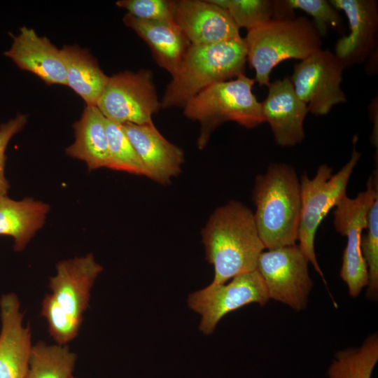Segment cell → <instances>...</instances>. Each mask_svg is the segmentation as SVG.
<instances>
[{"label":"cell","instance_id":"cell-10","mask_svg":"<svg viewBox=\"0 0 378 378\" xmlns=\"http://www.w3.org/2000/svg\"><path fill=\"white\" fill-rule=\"evenodd\" d=\"M309 263L298 244L264 251L258 258L256 270L269 298L295 311L304 309L313 286Z\"/></svg>","mask_w":378,"mask_h":378},{"label":"cell","instance_id":"cell-26","mask_svg":"<svg viewBox=\"0 0 378 378\" xmlns=\"http://www.w3.org/2000/svg\"><path fill=\"white\" fill-rule=\"evenodd\" d=\"M226 10L236 25L247 30L274 18V2L270 0H210Z\"/></svg>","mask_w":378,"mask_h":378},{"label":"cell","instance_id":"cell-13","mask_svg":"<svg viewBox=\"0 0 378 378\" xmlns=\"http://www.w3.org/2000/svg\"><path fill=\"white\" fill-rule=\"evenodd\" d=\"M346 15L349 33L339 38L335 55L344 68L360 64L377 48L378 3L375 0H330Z\"/></svg>","mask_w":378,"mask_h":378},{"label":"cell","instance_id":"cell-3","mask_svg":"<svg viewBox=\"0 0 378 378\" xmlns=\"http://www.w3.org/2000/svg\"><path fill=\"white\" fill-rule=\"evenodd\" d=\"M102 270L92 253L57 262L50 279L51 292L41 303V315L56 344L66 345L77 336L91 288Z\"/></svg>","mask_w":378,"mask_h":378},{"label":"cell","instance_id":"cell-23","mask_svg":"<svg viewBox=\"0 0 378 378\" xmlns=\"http://www.w3.org/2000/svg\"><path fill=\"white\" fill-rule=\"evenodd\" d=\"M76 360L67 345L38 342L32 346L25 378H71Z\"/></svg>","mask_w":378,"mask_h":378},{"label":"cell","instance_id":"cell-5","mask_svg":"<svg viewBox=\"0 0 378 378\" xmlns=\"http://www.w3.org/2000/svg\"><path fill=\"white\" fill-rule=\"evenodd\" d=\"M244 39L247 61L260 86H269L271 72L282 61L302 60L322 49L321 37L304 16L272 18L247 30Z\"/></svg>","mask_w":378,"mask_h":378},{"label":"cell","instance_id":"cell-14","mask_svg":"<svg viewBox=\"0 0 378 378\" xmlns=\"http://www.w3.org/2000/svg\"><path fill=\"white\" fill-rule=\"evenodd\" d=\"M174 21L191 44H213L241 37L227 11L209 1H175Z\"/></svg>","mask_w":378,"mask_h":378},{"label":"cell","instance_id":"cell-21","mask_svg":"<svg viewBox=\"0 0 378 378\" xmlns=\"http://www.w3.org/2000/svg\"><path fill=\"white\" fill-rule=\"evenodd\" d=\"M50 209L49 205L32 198L14 200L0 197V235L14 239V250L22 251L41 229Z\"/></svg>","mask_w":378,"mask_h":378},{"label":"cell","instance_id":"cell-19","mask_svg":"<svg viewBox=\"0 0 378 378\" xmlns=\"http://www.w3.org/2000/svg\"><path fill=\"white\" fill-rule=\"evenodd\" d=\"M122 20L147 43L156 63L173 75L191 44L175 22L144 20L129 13Z\"/></svg>","mask_w":378,"mask_h":378},{"label":"cell","instance_id":"cell-20","mask_svg":"<svg viewBox=\"0 0 378 378\" xmlns=\"http://www.w3.org/2000/svg\"><path fill=\"white\" fill-rule=\"evenodd\" d=\"M74 143L65 149L67 155L85 162L88 169L111 167L105 117L97 106H86L73 125Z\"/></svg>","mask_w":378,"mask_h":378},{"label":"cell","instance_id":"cell-6","mask_svg":"<svg viewBox=\"0 0 378 378\" xmlns=\"http://www.w3.org/2000/svg\"><path fill=\"white\" fill-rule=\"evenodd\" d=\"M255 82L243 74L209 85L187 102L183 114L200 124V149L206 146L214 130L225 122L232 121L246 128L265 122L261 102L253 93Z\"/></svg>","mask_w":378,"mask_h":378},{"label":"cell","instance_id":"cell-9","mask_svg":"<svg viewBox=\"0 0 378 378\" xmlns=\"http://www.w3.org/2000/svg\"><path fill=\"white\" fill-rule=\"evenodd\" d=\"M104 117L120 125H148L160 108L149 69L124 71L109 77L97 104Z\"/></svg>","mask_w":378,"mask_h":378},{"label":"cell","instance_id":"cell-27","mask_svg":"<svg viewBox=\"0 0 378 378\" xmlns=\"http://www.w3.org/2000/svg\"><path fill=\"white\" fill-rule=\"evenodd\" d=\"M367 232L362 235L360 251L368 273L367 297L375 301L378 297V198L367 215Z\"/></svg>","mask_w":378,"mask_h":378},{"label":"cell","instance_id":"cell-16","mask_svg":"<svg viewBox=\"0 0 378 378\" xmlns=\"http://www.w3.org/2000/svg\"><path fill=\"white\" fill-rule=\"evenodd\" d=\"M0 378H25L31 345L29 326L22 324L20 302L13 293L0 299Z\"/></svg>","mask_w":378,"mask_h":378},{"label":"cell","instance_id":"cell-15","mask_svg":"<svg viewBox=\"0 0 378 378\" xmlns=\"http://www.w3.org/2000/svg\"><path fill=\"white\" fill-rule=\"evenodd\" d=\"M261 105L265 120L269 123L279 146H295L303 141L304 121L309 111L297 95L289 78L270 83Z\"/></svg>","mask_w":378,"mask_h":378},{"label":"cell","instance_id":"cell-4","mask_svg":"<svg viewBox=\"0 0 378 378\" xmlns=\"http://www.w3.org/2000/svg\"><path fill=\"white\" fill-rule=\"evenodd\" d=\"M247 50L244 38L213 44H190L167 85L161 108L184 107L209 85L244 74Z\"/></svg>","mask_w":378,"mask_h":378},{"label":"cell","instance_id":"cell-11","mask_svg":"<svg viewBox=\"0 0 378 378\" xmlns=\"http://www.w3.org/2000/svg\"><path fill=\"white\" fill-rule=\"evenodd\" d=\"M344 69L333 52L323 49L295 64L290 80L309 112L324 115L335 105L346 102L341 88Z\"/></svg>","mask_w":378,"mask_h":378},{"label":"cell","instance_id":"cell-18","mask_svg":"<svg viewBox=\"0 0 378 378\" xmlns=\"http://www.w3.org/2000/svg\"><path fill=\"white\" fill-rule=\"evenodd\" d=\"M10 48L4 55L10 58L22 70L35 74L48 85H66V69L58 49L46 36H39L27 27L20 34L12 36Z\"/></svg>","mask_w":378,"mask_h":378},{"label":"cell","instance_id":"cell-8","mask_svg":"<svg viewBox=\"0 0 378 378\" xmlns=\"http://www.w3.org/2000/svg\"><path fill=\"white\" fill-rule=\"evenodd\" d=\"M378 198L377 171L370 176L365 190L356 197L346 195L335 206L333 224L336 231L346 237L340 277L352 298L358 297L368 286V268L360 251L362 232L367 226V215Z\"/></svg>","mask_w":378,"mask_h":378},{"label":"cell","instance_id":"cell-25","mask_svg":"<svg viewBox=\"0 0 378 378\" xmlns=\"http://www.w3.org/2000/svg\"><path fill=\"white\" fill-rule=\"evenodd\" d=\"M111 169L147 176L146 171L121 125L105 118Z\"/></svg>","mask_w":378,"mask_h":378},{"label":"cell","instance_id":"cell-22","mask_svg":"<svg viewBox=\"0 0 378 378\" xmlns=\"http://www.w3.org/2000/svg\"><path fill=\"white\" fill-rule=\"evenodd\" d=\"M66 76V85L85 102L87 106H97L108 81L97 59L88 50L76 45L61 49Z\"/></svg>","mask_w":378,"mask_h":378},{"label":"cell","instance_id":"cell-31","mask_svg":"<svg viewBox=\"0 0 378 378\" xmlns=\"http://www.w3.org/2000/svg\"><path fill=\"white\" fill-rule=\"evenodd\" d=\"M71 378H76V377H74L72 376Z\"/></svg>","mask_w":378,"mask_h":378},{"label":"cell","instance_id":"cell-28","mask_svg":"<svg viewBox=\"0 0 378 378\" xmlns=\"http://www.w3.org/2000/svg\"><path fill=\"white\" fill-rule=\"evenodd\" d=\"M292 10H303L313 18L312 23L321 37H325L329 28L342 32L343 23L337 10L326 0H286Z\"/></svg>","mask_w":378,"mask_h":378},{"label":"cell","instance_id":"cell-2","mask_svg":"<svg viewBox=\"0 0 378 378\" xmlns=\"http://www.w3.org/2000/svg\"><path fill=\"white\" fill-rule=\"evenodd\" d=\"M255 223L265 249L296 244L301 197L294 168L272 163L256 176L252 192Z\"/></svg>","mask_w":378,"mask_h":378},{"label":"cell","instance_id":"cell-12","mask_svg":"<svg viewBox=\"0 0 378 378\" xmlns=\"http://www.w3.org/2000/svg\"><path fill=\"white\" fill-rule=\"evenodd\" d=\"M269 300L265 284L255 270L232 278L227 284H210L190 294L188 304L201 316L200 330L209 335L226 314L251 303L263 306Z\"/></svg>","mask_w":378,"mask_h":378},{"label":"cell","instance_id":"cell-24","mask_svg":"<svg viewBox=\"0 0 378 378\" xmlns=\"http://www.w3.org/2000/svg\"><path fill=\"white\" fill-rule=\"evenodd\" d=\"M378 361V336L367 337L358 348L340 351L328 370V378H371Z\"/></svg>","mask_w":378,"mask_h":378},{"label":"cell","instance_id":"cell-1","mask_svg":"<svg viewBox=\"0 0 378 378\" xmlns=\"http://www.w3.org/2000/svg\"><path fill=\"white\" fill-rule=\"evenodd\" d=\"M206 258L214 265V285L257 268L265 248L260 238L253 213L237 201L218 207L202 232Z\"/></svg>","mask_w":378,"mask_h":378},{"label":"cell","instance_id":"cell-30","mask_svg":"<svg viewBox=\"0 0 378 378\" xmlns=\"http://www.w3.org/2000/svg\"><path fill=\"white\" fill-rule=\"evenodd\" d=\"M27 121V115L19 114L13 119L0 125V197L6 195L10 188L4 174L6 147L11 138L23 129Z\"/></svg>","mask_w":378,"mask_h":378},{"label":"cell","instance_id":"cell-7","mask_svg":"<svg viewBox=\"0 0 378 378\" xmlns=\"http://www.w3.org/2000/svg\"><path fill=\"white\" fill-rule=\"evenodd\" d=\"M354 148L349 161L336 173L326 164L320 165L315 176L302 175L300 178L301 207L298 232L299 247L309 262L327 286L324 274L317 261L314 241L323 219L346 196V188L360 153Z\"/></svg>","mask_w":378,"mask_h":378},{"label":"cell","instance_id":"cell-17","mask_svg":"<svg viewBox=\"0 0 378 378\" xmlns=\"http://www.w3.org/2000/svg\"><path fill=\"white\" fill-rule=\"evenodd\" d=\"M120 125L139 155L147 177L167 184L181 172L184 161L183 150L165 139L153 123Z\"/></svg>","mask_w":378,"mask_h":378},{"label":"cell","instance_id":"cell-29","mask_svg":"<svg viewBox=\"0 0 378 378\" xmlns=\"http://www.w3.org/2000/svg\"><path fill=\"white\" fill-rule=\"evenodd\" d=\"M174 3L169 0H120L115 5L141 20L174 22Z\"/></svg>","mask_w":378,"mask_h":378}]
</instances>
